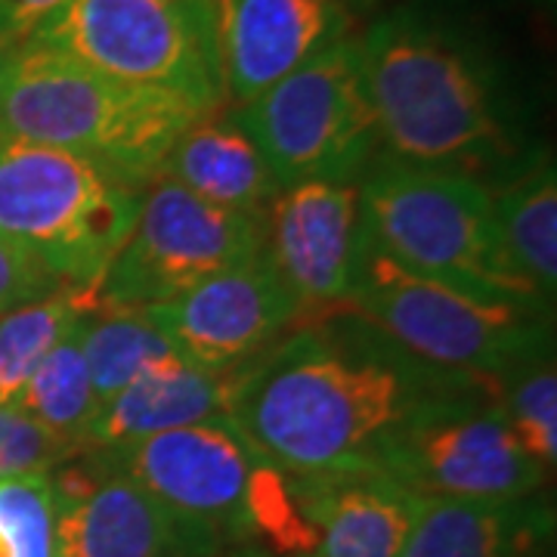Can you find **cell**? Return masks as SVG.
<instances>
[{
    "mask_svg": "<svg viewBox=\"0 0 557 557\" xmlns=\"http://www.w3.org/2000/svg\"><path fill=\"white\" fill-rule=\"evenodd\" d=\"M458 379L471 375L437 372L375 329H304L245 366L230 418L288 478L372 471L384 437Z\"/></svg>",
    "mask_w": 557,
    "mask_h": 557,
    "instance_id": "6da1fadb",
    "label": "cell"
},
{
    "mask_svg": "<svg viewBox=\"0 0 557 557\" xmlns=\"http://www.w3.org/2000/svg\"><path fill=\"white\" fill-rule=\"evenodd\" d=\"M359 50L391 159L468 174L511 152L496 72L471 40L399 10L375 22Z\"/></svg>",
    "mask_w": 557,
    "mask_h": 557,
    "instance_id": "7a4b0ae2",
    "label": "cell"
},
{
    "mask_svg": "<svg viewBox=\"0 0 557 557\" xmlns=\"http://www.w3.org/2000/svg\"><path fill=\"white\" fill-rule=\"evenodd\" d=\"M205 115L193 100L134 87L60 50L22 40L0 53V131L97 161L106 171L149 186L177 137Z\"/></svg>",
    "mask_w": 557,
    "mask_h": 557,
    "instance_id": "3957f363",
    "label": "cell"
},
{
    "mask_svg": "<svg viewBox=\"0 0 557 557\" xmlns=\"http://www.w3.org/2000/svg\"><path fill=\"white\" fill-rule=\"evenodd\" d=\"M94 453V449H90ZM183 523L230 548L313 557L317 533L300 511L292 478L239 431L233 418L174 428L100 453Z\"/></svg>",
    "mask_w": 557,
    "mask_h": 557,
    "instance_id": "277c9868",
    "label": "cell"
},
{
    "mask_svg": "<svg viewBox=\"0 0 557 557\" xmlns=\"http://www.w3.org/2000/svg\"><path fill=\"white\" fill-rule=\"evenodd\" d=\"M359 236L416 276L483 300L545 307L505 251L493 193L471 174L381 161L359 186Z\"/></svg>",
    "mask_w": 557,
    "mask_h": 557,
    "instance_id": "5b68a950",
    "label": "cell"
},
{
    "mask_svg": "<svg viewBox=\"0 0 557 557\" xmlns=\"http://www.w3.org/2000/svg\"><path fill=\"white\" fill-rule=\"evenodd\" d=\"M143 186L97 161L0 131V236L53 273L94 288L127 242Z\"/></svg>",
    "mask_w": 557,
    "mask_h": 557,
    "instance_id": "8992f818",
    "label": "cell"
},
{
    "mask_svg": "<svg viewBox=\"0 0 557 557\" xmlns=\"http://www.w3.org/2000/svg\"><path fill=\"white\" fill-rule=\"evenodd\" d=\"M418 362L446 375L490 379L552 347L542 310L465 295L403 270L359 236L344 310Z\"/></svg>",
    "mask_w": 557,
    "mask_h": 557,
    "instance_id": "52a82bcc",
    "label": "cell"
},
{
    "mask_svg": "<svg viewBox=\"0 0 557 557\" xmlns=\"http://www.w3.org/2000/svg\"><path fill=\"white\" fill-rule=\"evenodd\" d=\"M375 471L421 498L520 502L545 468L515 437L490 379H458L421 399L384 437Z\"/></svg>",
    "mask_w": 557,
    "mask_h": 557,
    "instance_id": "ba28073f",
    "label": "cell"
},
{
    "mask_svg": "<svg viewBox=\"0 0 557 557\" xmlns=\"http://www.w3.org/2000/svg\"><path fill=\"white\" fill-rule=\"evenodd\" d=\"M32 40L106 78L220 112L223 38L189 0H69Z\"/></svg>",
    "mask_w": 557,
    "mask_h": 557,
    "instance_id": "9c48e42d",
    "label": "cell"
},
{
    "mask_svg": "<svg viewBox=\"0 0 557 557\" xmlns=\"http://www.w3.org/2000/svg\"><path fill=\"white\" fill-rule=\"evenodd\" d=\"M278 189L307 180L354 183L379 149L359 38L344 35L233 115Z\"/></svg>",
    "mask_w": 557,
    "mask_h": 557,
    "instance_id": "30bf717a",
    "label": "cell"
},
{
    "mask_svg": "<svg viewBox=\"0 0 557 557\" xmlns=\"http://www.w3.org/2000/svg\"><path fill=\"white\" fill-rule=\"evenodd\" d=\"M263 223L152 180L127 242L97 285L102 310H143L174 300L201 278L263 251Z\"/></svg>",
    "mask_w": 557,
    "mask_h": 557,
    "instance_id": "8fae6325",
    "label": "cell"
},
{
    "mask_svg": "<svg viewBox=\"0 0 557 557\" xmlns=\"http://www.w3.org/2000/svg\"><path fill=\"white\" fill-rule=\"evenodd\" d=\"M57 502V557H220L214 539L164 508L100 453H81L50 471Z\"/></svg>",
    "mask_w": 557,
    "mask_h": 557,
    "instance_id": "7c38bea8",
    "label": "cell"
},
{
    "mask_svg": "<svg viewBox=\"0 0 557 557\" xmlns=\"http://www.w3.org/2000/svg\"><path fill=\"white\" fill-rule=\"evenodd\" d=\"M143 310L159 322L180 357L205 369H242L255 362L298 319V307L267 251Z\"/></svg>",
    "mask_w": 557,
    "mask_h": 557,
    "instance_id": "4fadbf2b",
    "label": "cell"
},
{
    "mask_svg": "<svg viewBox=\"0 0 557 557\" xmlns=\"http://www.w3.org/2000/svg\"><path fill=\"white\" fill-rule=\"evenodd\" d=\"M263 251L292 295L298 317H335L350 292L359 248V186L307 180L270 205Z\"/></svg>",
    "mask_w": 557,
    "mask_h": 557,
    "instance_id": "5bb4252c",
    "label": "cell"
},
{
    "mask_svg": "<svg viewBox=\"0 0 557 557\" xmlns=\"http://www.w3.org/2000/svg\"><path fill=\"white\" fill-rule=\"evenodd\" d=\"M341 0H230L223 84L233 100H258L319 50L347 35Z\"/></svg>",
    "mask_w": 557,
    "mask_h": 557,
    "instance_id": "9a60e30c",
    "label": "cell"
},
{
    "mask_svg": "<svg viewBox=\"0 0 557 557\" xmlns=\"http://www.w3.org/2000/svg\"><path fill=\"white\" fill-rule=\"evenodd\" d=\"M242 372L245 366L205 369L183 357L156 362L97 409L87 431V449L112 453L174 428L230 418Z\"/></svg>",
    "mask_w": 557,
    "mask_h": 557,
    "instance_id": "2e32d148",
    "label": "cell"
},
{
    "mask_svg": "<svg viewBox=\"0 0 557 557\" xmlns=\"http://www.w3.org/2000/svg\"><path fill=\"white\" fill-rule=\"evenodd\" d=\"M307 523L317 533L313 557H399L416 496L381 471L292 478Z\"/></svg>",
    "mask_w": 557,
    "mask_h": 557,
    "instance_id": "e0dca14e",
    "label": "cell"
},
{
    "mask_svg": "<svg viewBox=\"0 0 557 557\" xmlns=\"http://www.w3.org/2000/svg\"><path fill=\"white\" fill-rule=\"evenodd\" d=\"M159 177H168L193 196L230 208L263 223L278 189L270 164L239 121L220 119V112L189 124L164 156Z\"/></svg>",
    "mask_w": 557,
    "mask_h": 557,
    "instance_id": "ac0fdd59",
    "label": "cell"
},
{
    "mask_svg": "<svg viewBox=\"0 0 557 557\" xmlns=\"http://www.w3.org/2000/svg\"><path fill=\"white\" fill-rule=\"evenodd\" d=\"M548 515L520 502L416 496L399 557H530L545 542Z\"/></svg>",
    "mask_w": 557,
    "mask_h": 557,
    "instance_id": "d6986e66",
    "label": "cell"
},
{
    "mask_svg": "<svg viewBox=\"0 0 557 557\" xmlns=\"http://www.w3.org/2000/svg\"><path fill=\"white\" fill-rule=\"evenodd\" d=\"M496 201L498 230L511 263L539 292L555 300L557 288V174L548 159H536L511 180Z\"/></svg>",
    "mask_w": 557,
    "mask_h": 557,
    "instance_id": "ffe728a7",
    "label": "cell"
},
{
    "mask_svg": "<svg viewBox=\"0 0 557 557\" xmlns=\"http://www.w3.org/2000/svg\"><path fill=\"white\" fill-rule=\"evenodd\" d=\"M100 300L94 288L62 285L47 298L28 300L0 313V406L20 399L25 381L81 319L97 317Z\"/></svg>",
    "mask_w": 557,
    "mask_h": 557,
    "instance_id": "44dd1931",
    "label": "cell"
},
{
    "mask_svg": "<svg viewBox=\"0 0 557 557\" xmlns=\"http://www.w3.org/2000/svg\"><path fill=\"white\" fill-rule=\"evenodd\" d=\"M81 344L97 409L119 397L149 366L180 357L177 347L146 310H102L84 322Z\"/></svg>",
    "mask_w": 557,
    "mask_h": 557,
    "instance_id": "7402d4cb",
    "label": "cell"
},
{
    "mask_svg": "<svg viewBox=\"0 0 557 557\" xmlns=\"http://www.w3.org/2000/svg\"><path fill=\"white\" fill-rule=\"evenodd\" d=\"M87 319H81L78 325L40 359L32 379L25 381L20 399L13 403L50 434L75 443L81 453L87 449V431L97 416V399H94L84 344H81Z\"/></svg>",
    "mask_w": 557,
    "mask_h": 557,
    "instance_id": "603a6c76",
    "label": "cell"
},
{
    "mask_svg": "<svg viewBox=\"0 0 557 557\" xmlns=\"http://www.w3.org/2000/svg\"><path fill=\"white\" fill-rule=\"evenodd\" d=\"M493 391L520 446L552 474L557 465V372L552 347L493 375Z\"/></svg>",
    "mask_w": 557,
    "mask_h": 557,
    "instance_id": "cb8c5ba5",
    "label": "cell"
},
{
    "mask_svg": "<svg viewBox=\"0 0 557 557\" xmlns=\"http://www.w3.org/2000/svg\"><path fill=\"white\" fill-rule=\"evenodd\" d=\"M0 557H57L50 474L0 480Z\"/></svg>",
    "mask_w": 557,
    "mask_h": 557,
    "instance_id": "d4e9b609",
    "label": "cell"
},
{
    "mask_svg": "<svg viewBox=\"0 0 557 557\" xmlns=\"http://www.w3.org/2000/svg\"><path fill=\"white\" fill-rule=\"evenodd\" d=\"M75 456H81L75 443L50 434L20 406H0V480L50 474Z\"/></svg>",
    "mask_w": 557,
    "mask_h": 557,
    "instance_id": "484cf974",
    "label": "cell"
},
{
    "mask_svg": "<svg viewBox=\"0 0 557 557\" xmlns=\"http://www.w3.org/2000/svg\"><path fill=\"white\" fill-rule=\"evenodd\" d=\"M65 282L53 276L32 251L0 236V310H13L28 300L60 292Z\"/></svg>",
    "mask_w": 557,
    "mask_h": 557,
    "instance_id": "4316f807",
    "label": "cell"
},
{
    "mask_svg": "<svg viewBox=\"0 0 557 557\" xmlns=\"http://www.w3.org/2000/svg\"><path fill=\"white\" fill-rule=\"evenodd\" d=\"M65 3L69 0H0V50L32 38Z\"/></svg>",
    "mask_w": 557,
    "mask_h": 557,
    "instance_id": "83f0119b",
    "label": "cell"
},
{
    "mask_svg": "<svg viewBox=\"0 0 557 557\" xmlns=\"http://www.w3.org/2000/svg\"><path fill=\"white\" fill-rule=\"evenodd\" d=\"M196 10H199L205 20L211 22L223 38V28H226V13H230V0H189Z\"/></svg>",
    "mask_w": 557,
    "mask_h": 557,
    "instance_id": "f1b7e54d",
    "label": "cell"
},
{
    "mask_svg": "<svg viewBox=\"0 0 557 557\" xmlns=\"http://www.w3.org/2000/svg\"><path fill=\"white\" fill-rule=\"evenodd\" d=\"M220 557H285V555H273L267 548H258V545H242V548H230L226 555Z\"/></svg>",
    "mask_w": 557,
    "mask_h": 557,
    "instance_id": "f546056e",
    "label": "cell"
},
{
    "mask_svg": "<svg viewBox=\"0 0 557 557\" xmlns=\"http://www.w3.org/2000/svg\"><path fill=\"white\" fill-rule=\"evenodd\" d=\"M0 53H3V50H0Z\"/></svg>",
    "mask_w": 557,
    "mask_h": 557,
    "instance_id": "4dcf8cb0",
    "label": "cell"
},
{
    "mask_svg": "<svg viewBox=\"0 0 557 557\" xmlns=\"http://www.w3.org/2000/svg\"><path fill=\"white\" fill-rule=\"evenodd\" d=\"M0 313H3V310H0Z\"/></svg>",
    "mask_w": 557,
    "mask_h": 557,
    "instance_id": "1f68e13d",
    "label": "cell"
}]
</instances>
